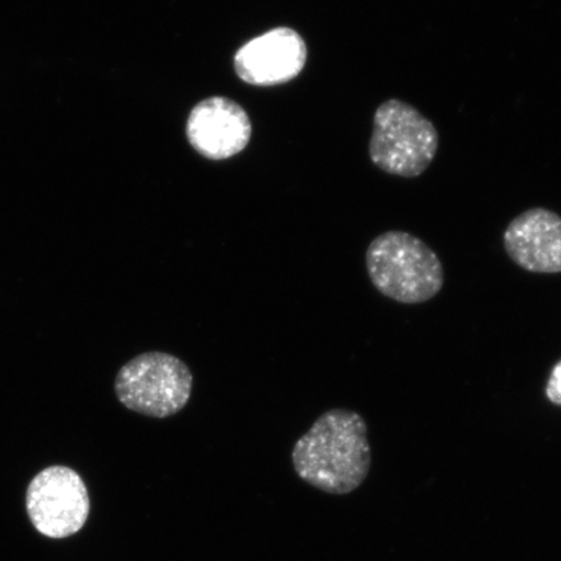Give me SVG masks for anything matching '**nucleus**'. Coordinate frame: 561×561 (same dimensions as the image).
Listing matches in <instances>:
<instances>
[{
	"mask_svg": "<svg viewBox=\"0 0 561 561\" xmlns=\"http://www.w3.org/2000/svg\"><path fill=\"white\" fill-rule=\"evenodd\" d=\"M367 433V423L357 412L322 413L294 445L291 460L299 479L328 494L353 493L370 469Z\"/></svg>",
	"mask_w": 561,
	"mask_h": 561,
	"instance_id": "obj_1",
	"label": "nucleus"
},
{
	"mask_svg": "<svg viewBox=\"0 0 561 561\" xmlns=\"http://www.w3.org/2000/svg\"><path fill=\"white\" fill-rule=\"evenodd\" d=\"M368 276L382 296L403 305L436 297L445 284L438 255L420 238L401 230L386 231L370 242Z\"/></svg>",
	"mask_w": 561,
	"mask_h": 561,
	"instance_id": "obj_2",
	"label": "nucleus"
},
{
	"mask_svg": "<svg viewBox=\"0 0 561 561\" xmlns=\"http://www.w3.org/2000/svg\"><path fill=\"white\" fill-rule=\"evenodd\" d=\"M436 126L410 103L389 100L374 116L369 158L378 170L397 178L415 179L437 156Z\"/></svg>",
	"mask_w": 561,
	"mask_h": 561,
	"instance_id": "obj_3",
	"label": "nucleus"
},
{
	"mask_svg": "<svg viewBox=\"0 0 561 561\" xmlns=\"http://www.w3.org/2000/svg\"><path fill=\"white\" fill-rule=\"evenodd\" d=\"M187 364L171 354H140L124 364L115 378V392L125 409L147 417L167 419L185 409L193 391Z\"/></svg>",
	"mask_w": 561,
	"mask_h": 561,
	"instance_id": "obj_4",
	"label": "nucleus"
},
{
	"mask_svg": "<svg viewBox=\"0 0 561 561\" xmlns=\"http://www.w3.org/2000/svg\"><path fill=\"white\" fill-rule=\"evenodd\" d=\"M25 503L34 528L53 539L72 537L90 515L85 482L72 468L62 466L48 467L35 476Z\"/></svg>",
	"mask_w": 561,
	"mask_h": 561,
	"instance_id": "obj_5",
	"label": "nucleus"
},
{
	"mask_svg": "<svg viewBox=\"0 0 561 561\" xmlns=\"http://www.w3.org/2000/svg\"><path fill=\"white\" fill-rule=\"evenodd\" d=\"M306 61L304 38L289 27H277L241 47L234 67L240 79L250 85L272 87L296 79Z\"/></svg>",
	"mask_w": 561,
	"mask_h": 561,
	"instance_id": "obj_6",
	"label": "nucleus"
},
{
	"mask_svg": "<svg viewBox=\"0 0 561 561\" xmlns=\"http://www.w3.org/2000/svg\"><path fill=\"white\" fill-rule=\"evenodd\" d=\"M251 130L250 118L241 105L222 96L196 104L186 126L188 142L210 160L240 153L250 142Z\"/></svg>",
	"mask_w": 561,
	"mask_h": 561,
	"instance_id": "obj_7",
	"label": "nucleus"
},
{
	"mask_svg": "<svg viewBox=\"0 0 561 561\" xmlns=\"http://www.w3.org/2000/svg\"><path fill=\"white\" fill-rule=\"evenodd\" d=\"M511 261L531 273H561V216L535 207L510 222L503 234Z\"/></svg>",
	"mask_w": 561,
	"mask_h": 561,
	"instance_id": "obj_8",
	"label": "nucleus"
},
{
	"mask_svg": "<svg viewBox=\"0 0 561 561\" xmlns=\"http://www.w3.org/2000/svg\"><path fill=\"white\" fill-rule=\"evenodd\" d=\"M546 397L551 403L561 405V360L551 369L546 383Z\"/></svg>",
	"mask_w": 561,
	"mask_h": 561,
	"instance_id": "obj_9",
	"label": "nucleus"
}]
</instances>
